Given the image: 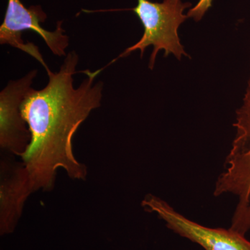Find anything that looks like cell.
I'll return each mask as SVG.
<instances>
[{
	"instance_id": "cell-6",
	"label": "cell",
	"mask_w": 250,
	"mask_h": 250,
	"mask_svg": "<svg viewBox=\"0 0 250 250\" xmlns=\"http://www.w3.org/2000/svg\"><path fill=\"white\" fill-rule=\"evenodd\" d=\"M32 192L23 166L15 169L9 178L1 184V214L0 229L1 234L14 231L21 217L23 206Z\"/></svg>"
},
{
	"instance_id": "cell-4",
	"label": "cell",
	"mask_w": 250,
	"mask_h": 250,
	"mask_svg": "<svg viewBox=\"0 0 250 250\" xmlns=\"http://www.w3.org/2000/svg\"><path fill=\"white\" fill-rule=\"evenodd\" d=\"M147 211L156 213L166 227L205 250H250V241L231 229L210 228L189 220L159 197L147 195L142 201Z\"/></svg>"
},
{
	"instance_id": "cell-7",
	"label": "cell",
	"mask_w": 250,
	"mask_h": 250,
	"mask_svg": "<svg viewBox=\"0 0 250 250\" xmlns=\"http://www.w3.org/2000/svg\"><path fill=\"white\" fill-rule=\"evenodd\" d=\"M236 136L228 154L234 170L250 184V77L243 104L236 111L233 124Z\"/></svg>"
},
{
	"instance_id": "cell-8",
	"label": "cell",
	"mask_w": 250,
	"mask_h": 250,
	"mask_svg": "<svg viewBox=\"0 0 250 250\" xmlns=\"http://www.w3.org/2000/svg\"><path fill=\"white\" fill-rule=\"evenodd\" d=\"M213 1V0H199L197 4L188 11V17L192 18L195 22H200L211 8Z\"/></svg>"
},
{
	"instance_id": "cell-2",
	"label": "cell",
	"mask_w": 250,
	"mask_h": 250,
	"mask_svg": "<svg viewBox=\"0 0 250 250\" xmlns=\"http://www.w3.org/2000/svg\"><path fill=\"white\" fill-rule=\"evenodd\" d=\"M191 6V3L184 2L182 0H164L162 2L137 0V5L129 10L139 18L144 32L136 44L125 49L116 60L137 49L141 51L142 57L146 49L150 45L154 47L149 59L151 70L154 68L159 51L164 50L165 57L172 54L179 61L183 56L189 57L181 43L178 29L188 18L184 11Z\"/></svg>"
},
{
	"instance_id": "cell-5",
	"label": "cell",
	"mask_w": 250,
	"mask_h": 250,
	"mask_svg": "<svg viewBox=\"0 0 250 250\" xmlns=\"http://www.w3.org/2000/svg\"><path fill=\"white\" fill-rule=\"evenodd\" d=\"M37 70L11 81L0 93V144L1 147L22 156L30 143L29 128L21 113V104L32 88Z\"/></svg>"
},
{
	"instance_id": "cell-1",
	"label": "cell",
	"mask_w": 250,
	"mask_h": 250,
	"mask_svg": "<svg viewBox=\"0 0 250 250\" xmlns=\"http://www.w3.org/2000/svg\"><path fill=\"white\" fill-rule=\"evenodd\" d=\"M79 57L75 51L65 57L60 70H46L49 81L41 90L31 89L21 104V113L31 135L21 157L31 189L53 188L56 172L62 168L70 178L84 179L86 167L72 152V138L90 112L100 106L104 83L95 82L104 68L85 70V80L73 86Z\"/></svg>"
},
{
	"instance_id": "cell-3",
	"label": "cell",
	"mask_w": 250,
	"mask_h": 250,
	"mask_svg": "<svg viewBox=\"0 0 250 250\" xmlns=\"http://www.w3.org/2000/svg\"><path fill=\"white\" fill-rule=\"evenodd\" d=\"M7 1L4 21L0 26V43L7 44L29 54L40 62L46 70H48L37 46L31 42L24 43L22 33L25 30L35 31L54 55L62 57L65 55V50L69 45L68 36L63 34L65 31L62 27V21L57 22L54 31L46 30L41 24L45 22L47 16L40 5H32L27 8L21 0Z\"/></svg>"
}]
</instances>
